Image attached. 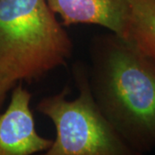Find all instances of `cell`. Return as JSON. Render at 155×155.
<instances>
[{"instance_id": "obj_1", "label": "cell", "mask_w": 155, "mask_h": 155, "mask_svg": "<svg viewBox=\"0 0 155 155\" xmlns=\"http://www.w3.org/2000/svg\"><path fill=\"white\" fill-rule=\"evenodd\" d=\"M90 85L95 100L131 150L155 146V67L115 34L95 38Z\"/></svg>"}, {"instance_id": "obj_2", "label": "cell", "mask_w": 155, "mask_h": 155, "mask_svg": "<svg viewBox=\"0 0 155 155\" xmlns=\"http://www.w3.org/2000/svg\"><path fill=\"white\" fill-rule=\"evenodd\" d=\"M73 45L46 0H0V72L30 82L64 66Z\"/></svg>"}, {"instance_id": "obj_3", "label": "cell", "mask_w": 155, "mask_h": 155, "mask_svg": "<svg viewBox=\"0 0 155 155\" xmlns=\"http://www.w3.org/2000/svg\"><path fill=\"white\" fill-rule=\"evenodd\" d=\"M74 78L78 88L76 98L67 99L66 88L43 97L36 107L55 127V139L46 155L133 154L97 105L87 72L78 67Z\"/></svg>"}, {"instance_id": "obj_4", "label": "cell", "mask_w": 155, "mask_h": 155, "mask_svg": "<svg viewBox=\"0 0 155 155\" xmlns=\"http://www.w3.org/2000/svg\"><path fill=\"white\" fill-rule=\"evenodd\" d=\"M22 82L16 84L11 101L0 115V155H32L47 152L53 140L40 135L30 109L32 96Z\"/></svg>"}, {"instance_id": "obj_5", "label": "cell", "mask_w": 155, "mask_h": 155, "mask_svg": "<svg viewBox=\"0 0 155 155\" xmlns=\"http://www.w3.org/2000/svg\"><path fill=\"white\" fill-rule=\"evenodd\" d=\"M63 25L94 24L126 40L127 0H46Z\"/></svg>"}, {"instance_id": "obj_6", "label": "cell", "mask_w": 155, "mask_h": 155, "mask_svg": "<svg viewBox=\"0 0 155 155\" xmlns=\"http://www.w3.org/2000/svg\"><path fill=\"white\" fill-rule=\"evenodd\" d=\"M127 41L155 67V0H127Z\"/></svg>"}, {"instance_id": "obj_7", "label": "cell", "mask_w": 155, "mask_h": 155, "mask_svg": "<svg viewBox=\"0 0 155 155\" xmlns=\"http://www.w3.org/2000/svg\"><path fill=\"white\" fill-rule=\"evenodd\" d=\"M17 83L13 82L9 78H7L2 72H0V110L5 104L6 97L10 91L14 88Z\"/></svg>"}]
</instances>
